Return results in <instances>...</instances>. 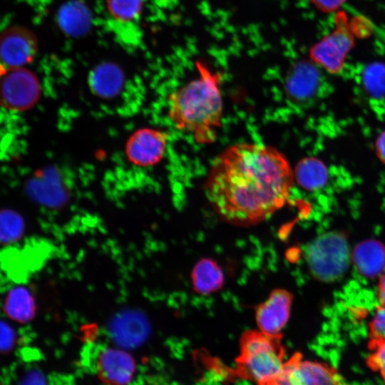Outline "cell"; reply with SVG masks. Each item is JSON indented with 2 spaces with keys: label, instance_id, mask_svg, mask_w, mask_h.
Instances as JSON below:
<instances>
[{
  "label": "cell",
  "instance_id": "29",
  "mask_svg": "<svg viewBox=\"0 0 385 385\" xmlns=\"http://www.w3.org/2000/svg\"><path fill=\"white\" fill-rule=\"evenodd\" d=\"M378 297L381 306L385 307V274L381 276L379 282Z\"/></svg>",
  "mask_w": 385,
  "mask_h": 385
},
{
  "label": "cell",
  "instance_id": "25",
  "mask_svg": "<svg viewBox=\"0 0 385 385\" xmlns=\"http://www.w3.org/2000/svg\"><path fill=\"white\" fill-rule=\"evenodd\" d=\"M346 0H310L312 4L320 11L332 13L339 9Z\"/></svg>",
  "mask_w": 385,
  "mask_h": 385
},
{
  "label": "cell",
  "instance_id": "30",
  "mask_svg": "<svg viewBox=\"0 0 385 385\" xmlns=\"http://www.w3.org/2000/svg\"><path fill=\"white\" fill-rule=\"evenodd\" d=\"M270 385H271V384H270Z\"/></svg>",
  "mask_w": 385,
  "mask_h": 385
},
{
  "label": "cell",
  "instance_id": "20",
  "mask_svg": "<svg viewBox=\"0 0 385 385\" xmlns=\"http://www.w3.org/2000/svg\"><path fill=\"white\" fill-rule=\"evenodd\" d=\"M362 85L368 94L376 99L385 98V64L373 62L368 64L361 75Z\"/></svg>",
  "mask_w": 385,
  "mask_h": 385
},
{
  "label": "cell",
  "instance_id": "8",
  "mask_svg": "<svg viewBox=\"0 0 385 385\" xmlns=\"http://www.w3.org/2000/svg\"><path fill=\"white\" fill-rule=\"evenodd\" d=\"M38 39L30 29L13 26L0 34V61L6 68L29 64L38 52Z\"/></svg>",
  "mask_w": 385,
  "mask_h": 385
},
{
  "label": "cell",
  "instance_id": "27",
  "mask_svg": "<svg viewBox=\"0 0 385 385\" xmlns=\"http://www.w3.org/2000/svg\"><path fill=\"white\" fill-rule=\"evenodd\" d=\"M375 148L378 158L385 164V130L378 136L376 140Z\"/></svg>",
  "mask_w": 385,
  "mask_h": 385
},
{
  "label": "cell",
  "instance_id": "7",
  "mask_svg": "<svg viewBox=\"0 0 385 385\" xmlns=\"http://www.w3.org/2000/svg\"><path fill=\"white\" fill-rule=\"evenodd\" d=\"M271 385H345L332 366L322 362L304 360L294 354L284 363L282 370Z\"/></svg>",
  "mask_w": 385,
  "mask_h": 385
},
{
  "label": "cell",
  "instance_id": "15",
  "mask_svg": "<svg viewBox=\"0 0 385 385\" xmlns=\"http://www.w3.org/2000/svg\"><path fill=\"white\" fill-rule=\"evenodd\" d=\"M124 78L122 70L113 63H103L95 67L89 75L91 90L102 98L117 95L123 86Z\"/></svg>",
  "mask_w": 385,
  "mask_h": 385
},
{
  "label": "cell",
  "instance_id": "19",
  "mask_svg": "<svg viewBox=\"0 0 385 385\" xmlns=\"http://www.w3.org/2000/svg\"><path fill=\"white\" fill-rule=\"evenodd\" d=\"M4 311L11 319L26 323L31 320L36 312L35 301L31 292L24 287L11 290L4 304Z\"/></svg>",
  "mask_w": 385,
  "mask_h": 385
},
{
  "label": "cell",
  "instance_id": "11",
  "mask_svg": "<svg viewBox=\"0 0 385 385\" xmlns=\"http://www.w3.org/2000/svg\"><path fill=\"white\" fill-rule=\"evenodd\" d=\"M293 301L291 292L283 289L271 292L267 299L255 310V319L259 330L270 336H281L287 324Z\"/></svg>",
  "mask_w": 385,
  "mask_h": 385
},
{
  "label": "cell",
  "instance_id": "14",
  "mask_svg": "<svg viewBox=\"0 0 385 385\" xmlns=\"http://www.w3.org/2000/svg\"><path fill=\"white\" fill-rule=\"evenodd\" d=\"M352 256L356 270L364 277H377L385 270V247L377 240L361 242L355 247Z\"/></svg>",
  "mask_w": 385,
  "mask_h": 385
},
{
  "label": "cell",
  "instance_id": "4",
  "mask_svg": "<svg viewBox=\"0 0 385 385\" xmlns=\"http://www.w3.org/2000/svg\"><path fill=\"white\" fill-rule=\"evenodd\" d=\"M304 257L311 274L317 279L333 282L339 279L348 267V244L342 234L325 233L306 246Z\"/></svg>",
  "mask_w": 385,
  "mask_h": 385
},
{
  "label": "cell",
  "instance_id": "23",
  "mask_svg": "<svg viewBox=\"0 0 385 385\" xmlns=\"http://www.w3.org/2000/svg\"><path fill=\"white\" fill-rule=\"evenodd\" d=\"M368 346L371 353L366 359L367 366L379 372L385 384V339H371Z\"/></svg>",
  "mask_w": 385,
  "mask_h": 385
},
{
  "label": "cell",
  "instance_id": "26",
  "mask_svg": "<svg viewBox=\"0 0 385 385\" xmlns=\"http://www.w3.org/2000/svg\"><path fill=\"white\" fill-rule=\"evenodd\" d=\"M14 339L13 331L6 324L0 322V351L11 347Z\"/></svg>",
  "mask_w": 385,
  "mask_h": 385
},
{
  "label": "cell",
  "instance_id": "18",
  "mask_svg": "<svg viewBox=\"0 0 385 385\" xmlns=\"http://www.w3.org/2000/svg\"><path fill=\"white\" fill-rule=\"evenodd\" d=\"M294 177L298 185L308 191H315L322 188L328 180V169L319 159L306 158L298 162Z\"/></svg>",
  "mask_w": 385,
  "mask_h": 385
},
{
  "label": "cell",
  "instance_id": "9",
  "mask_svg": "<svg viewBox=\"0 0 385 385\" xmlns=\"http://www.w3.org/2000/svg\"><path fill=\"white\" fill-rule=\"evenodd\" d=\"M168 142L166 132L150 128H140L128 138L125 146V155L136 166H153L163 159Z\"/></svg>",
  "mask_w": 385,
  "mask_h": 385
},
{
  "label": "cell",
  "instance_id": "12",
  "mask_svg": "<svg viewBox=\"0 0 385 385\" xmlns=\"http://www.w3.org/2000/svg\"><path fill=\"white\" fill-rule=\"evenodd\" d=\"M97 371L100 379L110 385H126L135 371L133 358L120 349L106 348L98 355Z\"/></svg>",
  "mask_w": 385,
  "mask_h": 385
},
{
  "label": "cell",
  "instance_id": "24",
  "mask_svg": "<svg viewBox=\"0 0 385 385\" xmlns=\"http://www.w3.org/2000/svg\"><path fill=\"white\" fill-rule=\"evenodd\" d=\"M370 339H385V307H380L376 312L369 325Z\"/></svg>",
  "mask_w": 385,
  "mask_h": 385
},
{
  "label": "cell",
  "instance_id": "1",
  "mask_svg": "<svg viewBox=\"0 0 385 385\" xmlns=\"http://www.w3.org/2000/svg\"><path fill=\"white\" fill-rule=\"evenodd\" d=\"M294 177L277 149L255 143L226 148L214 161L205 194L224 221L237 226L256 225L288 201Z\"/></svg>",
  "mask_w": 385,
  "mask_h": 385
},
{
  "label": "cell",
  "instance_id": "6",
  "mask_svg": "<svg viewBox=\"0 0 385 385\" xmlns=\"http://www.w3.org/2000/svg\"><path fill=\"white\" fill-rule=\"evenodd\" d=\"M37 77L23 67L6 68L0 66V105L13 111L33 107L40 98Z\"/></svg>",
  "mask_w": 385,
  "mask_h": 385
},
{
  "label": "cell",
  "instance_id": "21",
  "mask_svg": "<svg viewBox=\"0 0 385 385\" xmlns=\"http://www.w3.org/2000/svg\"><path fill=\"white\" fill-rule=\"evenodd\" d=\"M24 222L17 212L4 210L0 211V242L10 243L23 235Z\"/></svg>",
  "mask_w": 385,
  "mask_h": 385
},
{
  "label": "cell",
  "instance_id": "13",
  "mask_svg": "<svg viewBox=\"0 0 385 385\" xmlns=\"http://www.w3.org/2000/svg\"><path fill=\"white\" fill-rule=\"evenodd\" d=\"M320 73L314 62L302 60L289 70L284 83L285 91L295 101H305L317 95Z\"/></svg>",
  "mask_w": 385,
  "mask_h": 385
},
{
  "label": "cell",
  "instance_id": "28",
  "mask_svg": "<svg viewBox=\"0 0 385 385\" xmlns=\"http://www.w3.org/2000/svg\"><path fill=\"white\" fill-rule=\"evenodd\" d=\"M23 385H46L42 376L36 372L31 374Z\"/></svg>",
  "mask_w": 385,
  "mask_h": 385
},
{
  "label": "cell",
  "instance_id": "5",
  "mask_svg": "<svg viewBox=\"0 0 385 385\" xmlns=\"http://www.w3.org/2000/svg\"><path fill=\"white\" fill-rule=\"evenodd\" d=\"M334 29L314 44L309 50L311 61L332 74L339 73L345 60L354 46V37L346 12L339 11L334 16Z\"/></svg>",
  "mask_w": 385,
  "mask_h": 385
},
{
  "label": "cell",
  "instance_id": "16",
  "mask_svg": "<svg viewBox=\"0 0 385 385\" xmlns=\"http://www.w3.org/2000/svg\"><path fill=\"white\" fill-rule=\"evenodd\" d=\"M224 274L217 262L211 258L200 259L194 266L191 281L194 290L202 294H211L221 289Z\"/></svg>",
  "mask_w": 385,
  "mask_h": 385
},
{
  "label": "cell",
  "instance_id": "17",
  "mask_svg": "<svg viewBox=\"0 0 385 385\" xmlns=\"http://www.w3.org/2000/svg\"><path fill=\"white\" fill-rule=\"evenodd\" d=\"M91 14L82 2L73 1L62 6L58 13L60 28L72 36L86 34L91 24Z\"/></svg>",
  "mask_w": 385,
  "mask_h": 385
},
{
  "label": "cell",
  "instance_id": "22",
  "mask_svg": "<svg viewBox=\"0 0 385 385\" xmlns=\"http://www.w3.org/2000/svg\"><path fill=\"white\" fill-rule=\"evenodd\" d=\"M110 14L116 20L127 22L137 19L143 9V0H106Z\"/></svg>",
  "mask_w": 385,
  "mask_h": 385
},
{
  "label": "cell",
  "instance_id": "10",
  "mask_svg": "<svg viewBox=\"0 0 385 385\" xmlns=\"http://www.w3.org/2000/svg\"><path fill=\"white\" fill-rule=\"evenodd\" d=\"M150 323L145 315L137 309H123L112 317L108 332L113 341L123 349L135 348L148 337Z\"/></svg>",
  "mask_w": 385,
  "mask_h": 385
},
{
  "label": "cell",
  "instance_id": "3",
  "mask_svg": "<svg viewBox=\"0 0 385 385\" xmlns=\"http://www.w3.org/2000/svg\"><path fill=\"white\" fill-rule=\"evenodd\" d=\"M282 335L270 336L260 330L243 332L240 341V354L236 359V374L257 385L272 384L284 365Z\"/></svg>",
  "mask_w": 385,
  "mask_h": 385
},
{
  "label": "cell",
  "instance_id": "2",
  "mask_svg": "<svg viewBox=\"0 0 385 385\" xmlns=\"http://www.w3.org/2000/svg\"><path fill=\"white\" fill-rule=\"evenodd\" d=\"M198 78L170 94L168 116L175 126L192 133L198 143L215 140L223 111L221 75L196 62Z\"/></svg>",
  "mask_w": 385,
  "mask_h": 385
}]
</instances>
